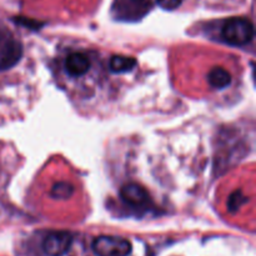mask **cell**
I'll return each mask as SVG.
<instances>
[{"label": "cell", "mask_w": 256, "mask_h": 256, "mask_svg": "<svg viewBox=\"0 0 256 256\" xmlns=\"http://www.w3.org/2000/svg\"><path fill=\"white\" fill-rule=\"evenodd\" d=\"M136 2H138V0H136Z\"/></svg>", "instance_id": "cell-12"}, {"label": "cell", "mask_w": 256, "mask_h": 256, "mask_svg": "<svg viewBox=\"0 0 256 256\" xmlns=\"http://www.w3.org/2000/svg\"><path fill=\"white\" fill-rule=\"evenodd\" d=\"M74 242V235L69 232H52L42 240V252L48 256H62L66 254Z\"/></svg>", "instance_id": "cell-3"}, {"label": "cell", "mask_w": 256, "mask_h": 256, "mask_svg": "<svg viewBox=\"0 0 256 256\" xmlns=\"http://www.w3.org/2000/svg\"><path fill=\"white\" fill-rule=\"evenodd\" d=\"M255 36L254 24L248 18H230L222 28V38L232 46H244Z\"/></svg>", "instance_id": "cell-1"}, {"label": "cell", "mask_w": 256, "mask_h": 256, "mask_svg": "<svg viewBox=\"0 0 256 256\" xmlns=\"http://www.w3.org/2000/svg\"><path fill=\"white\" fill-rule=\"evenodd\" d=\"M208 82L215 89H225L232 84V75L224 68H214L208 75Z\"/></svg>", "instance_id": "cell-7"}, {"label": "cell", "mask_w": 256, "mask_h": 256, "mask_svg": "<svg viewBox=\"0 0 256 256\" xmlns=\"http://www.w3.org/2000/svg\"><path fill=\"white\" fill-rule=\"evenodd\" d=\"M120 198L125 204L132 208L145 206L150 202V196L146 190L142 185L135 184V182L124 185L120 190Z\"/></svg>", "instance_id": "cell-5"}, {"label": "cell", "mask_w": 256, "mask_h": 256, "mask_svg": "<svg viewBox=\"0 0 256 256\" xmlns=\"http://www.w3.org/2000/svg\"><path fill=\"white\" fill-rule=\"evenodd\" d=\"M135 66H136V60L134 58L122 56V55H114L109 62L110 70L116 74L132 72Z\"/></svg>", "instance_id": "cell-8"}, {"label": "cell", "mask_w": 256, "mask_h": 256, "mask_svg": "<svg viewBox=\"0 0 256 256\" xmlns=\"http://www.w3.org/2000/svg\"><path fill=\"white\" fill-rule=\"evenodd\" d=\"M52 198L55 199H68V198L72 196L74 194V188L72 185H70L69 182H60L52 186V192H50Z\"/></svg>", "instance_id": "cell-9"}, {"label": "cell", "mask_w": 256, "mask_h": 256, "mask_svg": "<svg viewBox=\"0 0 256 256\" xmlns=\"http://www.w3.org/2000/svg\"><path fill=\"white\" fill-rule=\"evenodd\" d=\"M182 0H156V4L165 10H174L182 5Z\"/></svg>", "instance_id": "cell-11"}, {"label": "cell", "mask_w": 256, "mask_h": 256, "mask_svg": "<svg viewBox=\"0 0 256 256\" xmlns=\"http://www.w3.org/2000/svg\"><path fill=\"white\" fill-rule=\"evenodd\" d=\"M22 55V48L20 42H8L6 46H5L4 49V52H2V60H0V69H9V68L14 66V65L20 60Z\"/></svg>", "instance_id": "cell-6"}, {"label": "cell", "mask_w": 256, "mask_h": 256, "mask_svg": "<svg viewBox=\"0 0 256 256\" xmlns=\"http://www.w3.org/2000/svg\"><path fill=\"white\" fill-rule=\"evenodd\" d=\"M246 202L248 199L244 195V192L242 190H235L234 192H232L229 195V199H228V210L230 212H236Z\"/></svg>", "instance_id": "cell-10"}, {"label": "cell", "mask_w": 256, "mask_h": 256, "mask_svg": "<svg viewBox=\"0 0 256 256\" xmlns=\"http://www.w3.org/2000/svg\"><path fill=\"white\" fill-rule=\"evenodd\" d=\"M92 248L96 256H129L132 252V245L129 240L109 235L96 238Z\"/></svg>", "instance_id": "cell-2"}, {"label": "cell", "mask_w": 256, "mask_h": 256, "mask_svg": "<svg viewBox=\"0 0 256 256\" xmlns=\"http://www.w3.org/2000/svg\"><path fill=\"white\" fill-rule=\"evenodd\" d=\"M65 72L68 75L74 78L82 76L89 72L92 68V60L88 56V54L82 52H70L64 62Z\"/></svg>", "instance_id": "cell-4"}]
</instances>
